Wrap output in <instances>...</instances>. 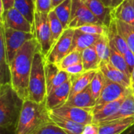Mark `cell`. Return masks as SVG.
Returning <instances> with one entry per match:
<instances>
[{
  "label": "cell",
  "instance_id": "obj_1",
  "mask_svg": "<svg viewBox=\"0 0 134 134\" xmlns=\"http://www.w3.org/2000/svg\"><path fill=\"white\" fill-rule=\"evenodd\" d=\"M40 49L36 38L27 42L16 53L9 64L11 74V86L19 97L27 100L28 82L31 71L35 53Z\"/></svg>",
  "mask_w": 134,
  "mask_h": 134
},
{
  "label": "cell",
  "instance_id": "obj_2",
  "mask_svg": "<svg viewBox=\"0 0 134 134\" xmlns=\"http://www.w3.org/2000/svg\"><path fill=\"white\" fill-rule=\"evenodd\" d=\"M53 123L45 103L38 104L29 100L24 101L14 134H34Z\"/></svg>",
  "mask_w": 134,
  "mask_h": 134
},
{
  "label": "cell",
  "instance_id": "obj_3",
  "mask_svg": "<svg viewBox=\"0 0 134 134\" xmlns=\"http://www.w3.org/2000/svg\"><path fill=\"white\" fill-rule=\"evenodd\" d=\"M24 101L11 84L0 85V128L6 132L16 130Z\"/></svg>",
  "mask_w": 134,
  "mask_h": 134
},
{
  "label": "cell",
  "instance_id": "obj_4",
  "mask_svg": "<svg viewBox=\"0 0 134 134\" xmlns=\"http://www.w3.org/2000/svg\"><path fill=\"white\" fill-rule=\"evenodd\" d=\"M45 63L46 58L39 49L35 53L33 59L28 82L27 97V100L38 104H44L47 97Z\"/></svg>",
  "mask_w": 134,
  "mask_h": 134
},
{
  "label": "cell",
  "instance_id": "obj_5",
  "mask_svg": "<svg viewBox=\"0 0 134 134\" xmlns=\"http://www.w3.org/2000/svg\"><path fill=\"white\" fill-rule=\"evenodd\" d=\"M35 35L39 44L40 50L46 58L53 48L52 33L47 13L35 12Z\"/></svg>",
  "mask_w": 134,
  "mask_h": 134
},
{
  "label": "cell",
  "instance_id": "obj_6",
  "mask_svg": "<svg viewBox=\"0 0 134 134\" xmlns=\"http://www.w3.org/2000/svg\"><path fill=\"white\" fill-rule=\"evenodd\" d=\"M4 38L7 60L9 64H10L18 50L27 42L35 38V35L33 33H27L20 31H16L4 27Z\"/></svg>",
  "mask_w": 134,
  "mask_h": 134
},
{
  "label": "cell",
  "instance_id": "obj_7",
  "mask_svg": "<svg viewBox=\"0 0 134 134\" xmlns=\"http://www.w3.org/2000/svg\"><path fill=\"white\" fill-rule=\"evenodd\" d=\"M71 15L68 28L77 29L84 25L97 24H104L86 6L82 0H71Z\"/></svg>",
  "mask_w": 134,
  "mask_h": 134
},
{
  "label": "cell",
  "instance_id": "obj_8",
  "mask_svg": "<svg viewBox=\"0 0 134 134\" xmlns=\"http://www.w3.org/2000/svg\"><path fill=\"white\" fill-rule=\"evenodd\" d=\"M75 30L68 28L64 30L62 35L55 43L51 51L46 57V60L57 64L65 56L70 53Z\"/></svg>",
  "mask_w": 134,
  "mask_h": 134
},
{
  "label": "cell",
  "instance_id": "obj_9",
  "mask_svg": "<svg viewBox=\"0 0 134 134\" xmlns=\"http://www.w3.org/2000/svg\"><path fill=\"white\" fill-rule=\"evenodd\" d=\"M50 112L84 126L93 123V110L83 109L64 104Z\"/></svg>",
  "mask_w": 134,
  "mask_h": 134
},
{
  "label": "cell",
  "instance_id": "obj_10",
  "mask_svg": "<svg viewBox=\"0 0 134 134\" xmlns=\"http://www.w3.org/2000/svg\"><path fill=\"white\" fill-rule=\"evenodd\" d=\"M132 93V89L126 88L119 83L106 79L103 90L97 100V105H100L118 100Z\"/></svg>",
  "mask_w": 134,
  "mask_h": 134
},
{
  "label": "cell",
  "instance_id": "obj_11",
  "mask_svg": "<svg viewBox=\"0 0 134 134\" xmlns=\"http://www.w3.org/2000/svg\"><path fill=\"white\" fill-rule=\"evenodd\" d=\"M71 89V81L70 79L68 82L53 89L47 94L45 104L49 111L55 110L67 103L70 97Z\"/></svg>",
  "mask_w": 134,
  "mask_h": 134
},
{
  "label": "cell",
  "instance_id": "obj_12",
  "mask_svg": "<svg viewBox=\"0 0 134 134\" xmlns=\"http://www.w3.org/2000/svg\"><path fill=\"white\" fill-rule=\"evenodd\" d=\"M0 23H2L5 27L35 34V27L14 7L7 12L4 21Z\"/></svg>",
  "mask_w": 134,
  "mask_h": 134
},
{
  "label": "cell",
  "instance_id": "obj_13",
  "mask_svg": "<svg viewBox=\"0 0 134 134\" xmlns=\"http://www.w3.org/2000/svg\"><path fill=\"white\" fill-rule=\"evenodd\" d=\"M45 74L47 94L51 90L61 86L71 79L69 74H68L65 71L60 70L57 64L49 63L46 60L45 63Z\"/></svg>",
  "mask_w": 134,
  "mask_h": 134
},
{
  "label": "cell",
  "instance_id": "obj_14",
  "mask_svg": "<svg viewBox=\"0 0 134 134\" xmlns=\"http://www.w3.org/2000/svg\"><path fill=\"white\" fill-rule=\"evenodd\" d=\"M99 70L103 73L105 79L119 83L126 88L132 89L131 79L128 77L125 73L114 67L110 62L103 61L100 64Z\"/></svg>",
  "mask_w": 134,
  "mask_h": 134
},
{
  "label": "cell",
  "instance_id": "obj_15",
  "mask_svg": "<svg viewBox=\"0 0 134 134\" xmlns=\"http://www.w3.org/2000/svg\"><path fill=\"white\" fill-rule=\"evenodd\" d=\"M126 97H124L113 102H110V103H107V104H104L100 105H96L95 108L93 109V123L99 125L100 122H102L105 119L115 115L120 108L122 104L123 103Z\"/></svg>",
  "mask_w": 134,
  "mask_h": 134
},
{
  "label": "cell",
  "instance_id": "obj_16",
  "mask_svg": "<svg viewBox=\"0 0 134 134\" xmlns=\"http://www.w3.org/2000/svg\"><path fill=\"white\" fill-rule=\"evenodd\" d=\"M99 126V134H122L134 126V116L101 123Z\"/></svg>",
  "mask_w": 134,
  "mask_h": 134
},
{
  "label": "cell",
  "instance_id": "obj_17",
  "mask_svg": "<svg viewBox=\"0 0 134 134\" xmlns=\"http://www.w3.org/2000/svg\"><path fill=\"white\" fill-rule=\"evenodd\" d=\"M3 84H11V74L5 51L4 27L0 23V85Z\"/></svg>",
  "mask_w": 134,
  "mask_h": 134
},
{
  "label": "cell",
  "instance_id": "obj_18",
  "mask_svg": "<svg viewBox=\"0 0 134 134\" xmlns=\"http://www.w3.org/2000/svg\"><path fill=\"white\" fill-rule=\"evenodd\" d=\"M86 6L101 21L102 24L109 27L112 17V9L105 6L101 0H82Z\"/></svg>",
  "mask_w": 134,
  "mask_h": 134
},
{
  "label": "cell",
  "instance_id": "obj_19",
  "mask_svg": "<svg viewBox=\"0 0 134 134\" xmlns=\"http://www.w3.org/2000/svg\"><path fill=\"white\" fill-rule=\"evenodd\" d=\"M65 104L79 108L93 110L97 105V100L93 97L89 86L82 92L70 97Z\"/></svg>",
  "mask_w": 134,
  "mask_h": 134
},
{
  "label": "cell",
  "instance_id": "obj_20",
  "mask_svg": "<svg viewBox=\"0 0 134 134\" xmlns=\"http://www.w3.org/2000/svg\"><path fill=\"white\" fill-rule=\"evenodd\" d=\"M100 36L101 35L84 33L78 29H75L72 45L70 52L79 51L82 53L84 49L93 46Z\"/></svg>",
  "mask_w": 134,
  "mask_h": 134
},
{
  "label": "cell",
  "instance_id": "obj_21",
  "mask_svg": "<svg viewBox=\"0 0 134 134\" xmlns=\"http://www.w3.org/2000/svg\"><path fill=\"white\" fill-rule=\"evenodd\" d=\"M111 17L134 26V0H123L112 9Z\"/></svg>",
  "mask_w": 134,
  "mask_h": 134
},
{
  "label": "cell",
  "instance_id": "obj_22",
  "mask_svg": "<svg viewBox=\"0 0 134 134\" xmlns=\"http://www.w3.org/2000/svg\"><path fill=\"white\" fill-rule=\"evenodd\" d=\"M49 116L53 124L61 129L66 134H82L86 126L75 122L71 120L58 116L49 111Z\"/></svg>",
  "mask_w": 134,
  "mask_h": 134
},
{
  "label": "cell",
  "instance_id": "obj_23",
  "mask_svg": "<svg viewBox=\"0 0 134 134\" xmlns=\"http://www.w3.org/2000/svg\"><path fill=\"white\" fill-rule=\"evenodd\" d=\"M97 71H85L84 73L81 75H79L76 76H71V89L70 97L78 93H80L85 89H86L87 87H89L96 73L97 72Z\"/></svg>",
  "mask_w": 134,
  "mask_h": 134
},
{
  "label": "cell",
  "instance_id": "obj_24",
  "mask_svg": "<svg viewBox=\"0 0 134 134\" xmlns=\"http://www.w3.org/2000/svg\"><path fill=\"white\" fill-rule=\"evenodd\" d=\"M132 116H134V97L133 96V93H131L125 98L119 111L115 115L105 119L100 124L108 122H111L114 120L122 119H126V118H129Z\"/></svg>",
  "mask_w": 134,
  "mask_h": 134
},
{
  "label": "cell",
  "instance_id": "obj_25",
  "mask_svg": "<svg viewBox=\"0 0 134 134\" xmlns=\"http://www.w3.org/2000/svg\"><path fill=\"white\" fill-rule=\"evenodd\" d=\"M82 62L85 71L99 70L101 62L99 59L94 46L89 47L82 52Z\"/></svg>",
  "mask_w": 134,
  "mask_h": 134
},
{
  "label": "cell",
  "instance_id": "obj_26",
  "mask_svg": "<svg viewBox=\"0 0 134 134\" xmlns=\"http://www.w3.org/2000/svg\"><path fill=\"white\" fill-rule=\"evenodd\" d=\"M109 44H110V50H111V54H110V60L109 62L116 68L125 73L128 77L131 79V72L128 68V65L126 62V60L124 58V56L117 49V48L115 46L112 42L109 40Z\"/></svg>",
  "mask_w": 134,
  "mask_h": 134
},
{
  "label": "cell",
  "instance_id": "obj_27",
  "mask_svg": "<svg viewBox=\"0 0 134 134\" xmlns=\"http://www.w3.org/2000/svg\"><path fill=\"white\" fill-rule=\"evenodd\" d=\"M14 8L21 13L35 27V0H15Z\"/></svg>",
  "mask_w": 134,
  "mask_h": 134
},
{
  "label": "cell",
  "instance_id": "obj_28",
  "mask_svg": "<svg viewBox=\"0 0 134 134\" xmlns=\"http://www.w3.org/2000/svg\"><path fill=\"white\" fill-rule=\"evenodd\" d=\"M108 36L109 40L113 42L115 46L122 55H124L127 52V50L130 49L129 46H127L126 41L123 39V38L119 33L117 27H116V24H115V21L114 19H112V20L109 25Z\"/></svg>",
  "mask_w": 134,
  "mask_h": 134
},
{
  "label": "cell",
  "instance_id": "obj_29",
  "mask_svg": "<svg viewBox=\"0 0 134 134\" xmlns=\"http://www.w3.org/2000/svg\"><path fill=\"white\" fill-rule=\"evenodd\" d=\"M115 21L119 33L126 41L129 48L134 53V26L119 20H115Z\"/></svg>",
  "mask_w": 134,
  "mask_h": 134
},
{
  "label": "cell",
  "instance_id": "obj_30",
  "mask_svg": "<svg viewBox=\"0 0 134 134\" xmlns=\"http://www.w3.org/2000/svg\"><path fill=\"white\" fill-rule=\"evenodd\" d=\"M71 0H65L53 9L60 20L64 30L68 28L71 15Z\"/></svg>",
  "mask_w": 134,
  "mask_h": 134
},
{
  "label": "cell",
  "instance_id": "obj_31",
  "mask_svg": "<svg viewBox=\"0 0 134 134\" xmlns=\"http://www.w3.org/2000/svg\"><path fill=\"white\" fill-rule=\"evenodd\" d=\"M48 19H49V27L52 33V40H53V47L55 43L57 42V40L60 38V37L62 35L63 32L64 31V28L53 10L49 13Z\"/></svg>",
  "mask_w": 134,
  "mask_h": 134
},
{
  "label": "cell",
  "instance_id": "obj_32",
  "mask_svg": "<svg viewBox=\"0 0 134 134\" xmlns=\"http://www.w3.org/2000/svg\"><path fill=\"white\" fill-rule=\"evenodd\" d=\"M96 49L97 53L99 57L100 62L110 60V44H109V38L108 35H101L100 38L97 41L94 45Z\"/></svg>",
  "mask_w": 134,
  "mask_h": 134
},
{
  "label": "cell",
  "instance_id": "obj_33",
  "mask_svg": "<svg viewBox=\"0 0 134 134\" xmlns=\"http://www.w3.org/2000/svg\"><path fill=\"white\" fill-rule=\"evenodd\" d=\"M105 80L106 79L103 75V73L100 70H98L90 85V89L92 96L96 100H97L103 90V88L105 84Z\"/></svg>",
  "mask_w": 134,
  "mask_h": 134
},
{
  "label": "cell",
  "instance_id": "obj_34",
  "mask_svg": "<svg viewBox=\"0 0 134 134\" xmlns=\"http://www.w3.org/2000/svg\"><path fill=\"white\" fill-rule=\"evenodd\" d=\"M82 62V53L79 51L70 52L57 65L60 70L64 71L68 68Z\"/></svg>",
  "mask_w": 134,
  "mask_h": 134
},
{
  "label": "cell",
  "instance_id": "obj_35",
  "mask_svg": "<svg viewBox=\"0 0 134 134\" xmlns=\"http://www.w3.org/2000/svg\"><path fill=\"white\" fill-rule=\"evenodd\" d=\"M109 27L105 24H91L84 25L77 28L78 30L91 35H107L108 33Z\"/></svg>",
  "mask_w": 134,
  "mask_h": 134
},
{
  "label": "cell",
  "instance_id": "obj_36",
  "mask_svg": "<svg viewBox=\"0 0 134 134\" xmlns=\"http://www.w3.org/2000/svg\"><path fill=\"white\" fill-rule=\"evenodd\" d=\"M52 11V0H35V12L47 13Z\"/></svg>",
  "mask_w": 134,
  "mask_h": 134
},
{
  "label": "cell",
  "instance_id": "obj_37",
  "mask_svg": "<svg viewBox=\"0 0 134 134\" xmlns=\"http://www.w3.org/2000/svg\"><path fill=\"white\" fill-rule=\"evenodd\" d=\"M1 5H0V22H3L7 12L14 7L15 0H0Z\"/></svg>",
  "mask_w": 134,
  "mask_h": 134
},
{
  "label": "cell",
  "instance_id": "obj_38",
  "mask_svg": "<svg viewBox=\"0 0 134 134\" xmlns=\"http://www.w3.org/2000/svg\"><path fill=\"white\" fill-rule=\"evenodd\" d=\"M34 134H66L53 123H50Z\"/></svg>",
  "mask_w": 134,
  "mask_h": 134
},
{
  "label": "cell",
  "instance_id": "obj_39",
  "mask_svg": "<svg viewBox=\"0 0 134 134\" xmlns=\"http://www.w3.org/2000/svg\"><path fill=\"white\" fill-rule=\"evenodd\" d=\"M64 71L68 74H69L70 76H76V75H81V74L85 72V69H84V67H83L82 62L74 64V65L68 68Z\"/></svg>",
  "mask_w": 134,
  "mask_h": 134
},
{
  "label": "cell",
  "instance_id": "obj_40",
  "mask_svg": "<svg viewBox=\"0 0 134 134\" xmlns=\"http://www.w3.org/2000/svg\"><path fill=\"white\" fill-rule=\"evenodd\" d=\"M123 56H124L128 68H129V69L131 72V75H132V72L134 69V53L130 49H129L127 50V52Z\"/></svg>",
  "mask_w": 134,
  "mask_h": 134
},
{
  "label": "cell",
  "instance_id": "obj_41",
  "mask_svg": "<svg viewBox=\"0 0 134 134\" xmlns=\"http://www.w3.org/2000/svg\"><path fill=\"white\" fill-rule=\"evenodd\" d=\"M100 126L96 123L86 125L82 134H99Z\"/></svg>",
  "mask_w": 134,
  "mask_h": 134
},
{
  "label": "cell",
  "instance_id": "obj_42",
  "mask_svg": "<svg viewBox=\"0 0 134 134\" xmlns=\"http://www.w3.org/2000/svg\"><path fill=\"white\" fill-rule=\"evenodd\" d=\"M102 2L105 5V6L111 8V9H115L118 5H119L123 0H101Z\"/></svg>",
  "mask_w": 134,
  "mask_h": 134
},
{
  "label": "cell",
  "instance_id": "obj_43",
  "mask_svg": "<svg viewBox=\"0 0 134 134\" xmlns=\"http://www.w3.org/2000/svg\"><path fill=\"white\" fill-rule=\"evenodd\" d=\"M64 1L65 0H52V10Z\"/></svg>",
  "mask_w": 134,
  "mask_h": 134
},
{
  "label": "cell",
  "instance_id": "obj_44",
  "mask_svg": "<svg viewBox=\"0 0 134 134\" xmlns=\"http://www.w3.org/2000/svg\"><path fill=\"white\" fill-rule=\"evenodd\" d=\"M131 84H132V88H134V69L131 75Z\"/></svg>",
  "mask_w": 134,
  "mask_h": 134
},
{
  "label": "cell",
  "instance_id": "obj_45",
  "mask_svg": "<svg viewBox=\"0 0 134 134\" xmlns=\"http://www.w3.org/2000/svg\"><path fill=\"white\" fill-rule=\"evenodd\" d=\"M127 134H134V127Z\"/></svg>",
  "mask_w": 134,
  "mask_h": 134
},
{
  "label": "cell",
  "instance_id": "obj_46",
  "mask_svg": "<svg viewBox=\"0 0 134 134\" xmlns=\"http://www.w3.org/2000/svg\"><path fill=\"white\" fill-rule=\"evenodd\" d=\"M132 93H133V96L134 97V88H132Z\"/></svg>",
  "mask_w": 134,
  "mask_h": 134
}]
</instances>
